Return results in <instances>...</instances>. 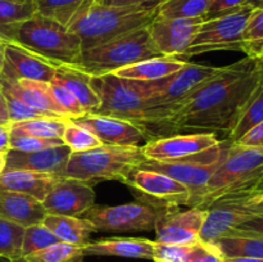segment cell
<instances>
[{"label":"cell","instance_id":"obj_61","mask_svg":"<svg viewBox=\"0 0 263 262\" xmlns=\"http://www.w3.org/2000/svg\"><path fill=\"white\" fill-rule=\"evenodd\" d=\"M33 2H35V0H33Z\"/></svg>","mask_w":263,"mask_h":262},{"label":"cell","instance_id":"obj_37","mask_svg":"<svg viewBox=\"0 0 263 262\" xmlns=\"http://www.w3.org/2000/svg\"><path fill=\"white\" fill-rule=\"evenodd\" d=\"M63 141L71 149L72 153L86 152L102 145V141L94 134L90 133L87 128L82 127V126L76 125L71 120L64 131Z\"/></svg>","mask_w":263,"mask_h":262},{"label":"cell","instance_id":"obj_24","mask_svg":"<svg viewBox=\"0 0 263 262\" xmlns=\"http://www.w3.org/2000/svg\"><path fill=\"white\" fill-rule=\"evenodd\" d=\"M186 63L187 61L180 57L162 55L123 67L112 73L122 79L136 80V81H158L179 72Z\"/></svg>","mask_w":263,"mask_h":262},{"label":"cell","instance_id":"obj_22","mask_svg":"<svg viewBox=\"0 0 263 262\" xmlns=\"http://www.w3.org/2000/svg\"><path fill=\"white\" fill-rule=\"evenodd\" d=\"M46 216L43 203L23 193L0 189V217L27 226L43 222Z\"/></svg>","mask_w":263,"mask_h":262},{"label":"cell","instance_id":"obj_59","mask_svg":"<svg viewBox=\"0 0 263 262\" xmlns=\"http://www.w3.org/2000/svg\"><path fill=\"white\" fill-rule=\"evenodd\" d=\"M94 3H100V0H95V2Z\"/></svg>","mask_w":263,"mask_h":262},{"label":"cell","instance_id":"obj_32","mask_svg":"<svg viewBox=\"0 0 263 262\" xmlns=\"http://www.w3.org/2000/svg\"><path fill=\"white\" fill-rule=\"evenodd\" d=\"M213 0H164L157 15L164 18H202L205 20Z\"/></svg>","mask_w":263,"mask_h":262},{"label":"cell","instance_id":"obj_15","mask_svg":"<svg viewBox=\"0 0 263 262\" xmlns=\"http://www.w3.org/2000/svg\"><path fill=\"white\" fill-rule=\"evenodd\" d=\"M41 203L49 215L82 217L95 205V192L89 182L61 176Z\"/></svg>","mask_w":263,"mask_h":262},{"label":"cell","instance_id":"obj_49","mask_svg":"<svg viewBox=\"0 0 263 262\" xmlns=\"http://www.w3.org/2000/svg\"><path fill=\"white\" fill-rule=\"evenodd\" d=\"M225 262H263V258H244V257H236V258H225Z\"/></svg>","mask_w":263,"mask_h":262},{"label":"cell","instance_id":"obj_9","mask_svg":"<svg viewBox=\"0 0 263 262\" xmlns=\"http://www.w3.org/2000/svg\"><path fill=\"white\" fill-rule=\"evenodd\" d=\"M228 143L216 134L187 133L154 138L141 146L146 161L156 162H211L220 161Z\"/></svg>","mask_w":263,"mask_h":262},{"label":"cell","instance_id":"obj_31","mask_svg":"<svg viewBox=\"0 0 263 262\" xmlns=\"http://www.w3.org/2000/svg\"><path fill=\"white\" fill-rule=\"evenodd\" d=\"M263 121V85L259 84L256 91L247 103L246 108L241 112L235 127L228 135L229 143H238L248 131L256 127Z\"/></svg>","mask_w":263,"mask_h":262},{"label":"cell","instance_id":"obj_44","mask_svg":"<svg viewBox=\"0 0 263 262\" xmlns=\"http://www.w3.org/2000/svg\"><path fill=\"white\" fill-rule=\"evenodd\" d=\"M246 5V0H213L205 20L229 14V13L235 12V10L240 9Z\"/></svg>","mask_w":263,"mask_h":262},{"label":"cell","instance_id":"obj_3","mask_svg":"<svg viewBox=\"0 0 263 262\" xmlns=\"http://www.w3.org/2000/svg\"><path fill=\"white\" fill-rule=\"evenodd\" d=\"M221 69L222 67L187 62L184 68L162 80L161 87L146 99L145 128L151 140L161 136L162 128L168 118Z\"/></svg>","mask_w":263,"mask_h":262},{"label":"cell","instance_id":"obj_45","mask_svg":"<svg viewBox=\"0 0 263 262\" xmlns=\"http://www.w3.org/2000/svg\"><path fill=\"white\" fill-rule=\"evenodd\" d=\"M244 146H254V148H263V121L256 127L246 134L238 143Z\"/></svg>","mask_w":263,"mask_h":262},{"label":"cell","instance_id":"obj_2","mask_svg":"<svg viewBox=\"0 0 263 262\" xmlns=\"http://www.w3.org/2000/svg\"><path fill=\"white\" fill-rule=\"evenodd\" d=\"M158 8L140 5H105L91 3L77 14L68 30L79 36L82 50L94 48L112 39L148 27Z\"/></svg>","mask_w":263,"mask_h":262},{"label":"cell","instance_id":"obj_6","mask_svg":"<svg viewBox=\"0 0 263 262\" xmlns=\"http://www.w3.org/2000/svg\"><path fill=\"white\" fill-rule=\"evenodd\" d=\"M156 57L162 54L154 45L148 27H144L85 49L74 67L90 76H100Z\"/></svg>","mask_w":263,"mask_h":262},{"label":"cell","instance_id":"obj_5","mask_svg":"<svg viewBox=\"0 0 263 262\" xmlns=\"http://www.w3.org/2000/svg\"><path fill=\"white\" fill-rule=\"evenodd\" d=\"M263 175V148L244 146L228 141L220 166L211 177L199 207L231 194L252 193Z\"/></svg>","mask_w":263,"mask_h":262},{"label":"cell","instance_id":"obj_20","mask_svg":"<svg viewBox=\"0 0 263 262\" xmlns=\"http://www.w3.org/2000/svg\"><path fill=\"white\" fill-rule=\"evenodd\" d=\"M0 90L22 100L30 107L41 110L54 117L68 118L61 107L57 104L50 91V82L18 80L12 81L0 77Z\"/></svg>","mask_w":263,"mask_h":262},{"label":"cell","instance_id":"obj_38","mask_svg":"<svg viewBox=\"0 0 263 262\" xmlns=\"http://www.w3.org/2000/svg\"><path fill=\"white\" fill-rule=\"evenodd\" d=\"M63 139H44L36 138V136L25 135V134L10 131L9 149L23 153H31V152L44 151L48 148L63 145Z\"/></svg>","mask_w":263,"mask_h":262},{"label":"cell","instance_id":"obj_10","mask_svg":"<svg viewBox=\"0 0 263 262\" xmlns=\"http://www.w3.org/2000/svg\"><path fill=\"white\" fill-rule=\"evenodd\" d=\"M253 8L246 7L229 14L208 18L200 23L198 32L181 58L212 51H243V33Z\"/></svg>","mask_w":263,"mask_h":262},{"label":"cell","instance_id":"obj_13","mask_svg":"<svg viewBox=\"0 0 263 262\" xmlns=\"http://www.w3.org/2000/svg\"><path fill=\"white\" fill-rule=\"evenodd\" d=\"M221 161L222 158L220 161L211 162V163H204V162H170L167 163V162L145 161L140 164V169L161 172L181 182L190 192L189 207H199L207 193L208 182L220 166Z\"/></svg>","mask_w":263,"mask_h":262},{"label":"cell","instance_id":"obj_27","mask_svg":"<svg viewBox=\"0 0 263 262\" xmlns=\"http://www.w3.org/2000/svg\"><path fill=\"white\" fill-rule=\"evenodd\" d=\"M36 13L33 0H0V39L12 41L18 26Z\"/></svg>","mask_w":263,"mask_h":262},{"label":"cell","instance_id":"obj_47","mask_svg":"<svg viewBox=\"0 0 263 262\" xmlns=\"http://www.w3.org/2000/svg\"><path fill=\"white\" fill-rule=\"evenodd\" d=\"M10 131H12L10 123L9 125H0V152L3 153H7L9 151Z\"/></svg>","mask_w":263,"mask_h":262},{"label":"cell","instance_id":"obj_51","mask_svg":"<svg viewBox=\"0 0 263 262\" xmlns=\"http://www.w3.org/2000/svg\"><path fill=\"white\" fill-rule=\"evenodd\" d=\"M246 4L253 9H257V8H263V0H246Z\"/></svg>","mask_w":263,"mask_h":262},{"label":"cell","instance_id":"obj_52","mask_svg":"<svg viewBox=\"0 0 263 262\" xmlns=\"http://www.w3.org/2000/svg\"><path fill=\"white\" fill-rule=\"evenodd\" d=\"M4 46H5V41L3 40V39H0V74H2L3 62H4Z\"/></svg>","mask_w":263,"mask_h":262},{"label":"cell","instance_id":"obj_16","mask_svg":"<svg viewBox=\"0 0 263 262\" xmlns=\"http://www.w3.org/2000/svg\"><path fill=\"white\" fill-rule=\"evenodd\" d=\"M71 121L87 128L105 145L143 146V141L148 143L151 140L145 128L120 118L87 113L81 117L71 118Z\"/></svg>","mask_w":263,"mask_h":262},{"label":"cell","instance_id":"obj_8","mask_svg":"<svg viewBox=\"0 0 263 262\" xmlns=\"http://www.w3.org/2000/svg\"><path fill=\"white\" fill-rule=\"evenodd\" d=\"M12 43L20 44L53 63L67 66H76L82 51L79 36L39 13L18 26Z\"/></svg>","mask_w":263,"mask_h":262},{"label":"cell","instance_id":"obj_17","mask_svg":"<svg viewBox=\"0 0 263 262\" xmlns=\"http://www.w3.org/2000/svg\"><path fill=\"white\" fill-rule=\"evenodd\" d=\"M58 64L37 55L25 46L12 41H5L4 62L0 77L12 81L32 80L51 82Z\"/></svg>","mask_w":263,"mask_h":262},{"label":"cell","instance_id":"obj_34","mask_svg":"<svg viewBox=\"0 0 263 262\" xmlns=\"http://www.w3.org/2000/svg\"><path fill=\"white\" fill-rule=\"evenodd\" d=\"M84 258L82 247L59 241L48 248L28 254L23 259L26 262H84Z\"/></svg>","mask_w":263,"mask_h":262},{"label":"cell","instance_id":"obj_23","mask_svg":"<svg viewBox=\"0 0 263 262\" xmlns=\"http://www.w3.org/2000/svg\"><path fill=\"white\" fill-rule=\"evenodd\" d=\"M61 176L30 170H4L0 175V189L23 193L43 202Z\"/></svg>","mask_w":263,"mask_h":262},{"label":"cell","instance_id":"obj_1","mask_svg":"<svg viewBox=\"0 0 263 262\" xmlns=\"http://www.w3.org/2000/svg\"><path fill=\"white\" fill-rule=\"evenodd\" d=\"M258 85L256 58L222 67L168 118L159 138L179 131L229 135Z\"/></svg>","mask_w":263,"mask_h":262},{"label":"cell","instance_id":"obj_36","mask_svg":"<svg viewBox=\"0 0 263 262\" xmlns=\"http://www.w3.org/2000/svg\"><path fill=\"white\" fill-rule=\"evenodd\" d=\"M59 239L43 223H36L25 228L22 243V258L35 252L59 243Z\"/></svg>","mask_w":263,"mask_h":262},{"label":"cell","instance_id":"obj_42","mask_svg":"<svg viewBox=\"0 0 263 262\" xmlns=\"http://www.w3.org/2000/svg\"><path fill=\"white\" fill-rule=\"evenodd\" d=\"M190 246H174L154 240L153 262H184Z\"/></svg>","mask_w":263,"mask_h":262},{"label":"cell","instance_id":"obj_43","mask_svg":"<svg viewBox=\"0 0 263 262\" xmlns=\"http://www.w3.org/2000/svg\"><path fill=\"white\" fill-rule=\"evenodd\" d=\"M228 234H243V235L263 238V212L256 213V215L248 217Z\"/></svg>","mask_w":263,"mask_h":262},{"label":"cell","instance_id":"obj_41","mask_svg":"<svg viewBox=\"0 0 263 262\" xmlns=\"http://www.w3.org/2000/svg\"><path fill=\"white\" fill-rule=\"evenodd\" d=\"M184 262H225V256L215 243L200 240L189 247Z\"/></svg>","mask_w":263,"mask_h":262},{"label":"cell","instance_id":"obj_54","mask_svg":"<svg viewBox=\"0 0 263 262\" xmlns=\"http://www.w3.org/2000/svg\"><path fill=\"white\" fill-rule=\"evenodd\" d=\"M5 158H7V153L0 152V175H2L3 171L5 170Z\"/></svg>","mask_w":263,"mask_h":262},{"label":"cell","instance_id":"obj_25","mask_svg":"<svg viewBox=\"0 0 263 262\" xmlns=\"http://www.w3.org/2000/svg\"><path fill=\"white\" fill-rule=\"evenodd\" d=\"M90 79H91L90 74L85 73L77 67L58 64L53 81L68 89L77 98L87 115V113H94L100 105V99L92 89Z\"/></svg>","mask_w":263,"mask_h":262},{"label":"cell","instance_id":"obj_7","mask_svg":"<svg viewBox=\"0 0 263 262\" xmlns=\"http://www.w3.org/2000/svg\"><path fill=\"white\" fill-rule=\"evenodd\" d=\"M146 158L141 146H118L102 144L94 149L71 153L64 177L95 182L99 180H118L122 182Z\"/></svg>","mask_w":263,"mask_h":262},{"label":"cell","instance_id":"obj_14","mask_svg":"<svg viewBox=\"0 0 263 262\" xmlns=\"http://www.w3.org/2000/svg\"><path fill=\"white\" fill-rule=\"evenodd\" d=\"M205 217L207 208L202 207L166 211L154 228L156 241L174 246H193L200 241V231Z\"/></svg>","mask_w":263,"mask_h":262},{"label":"cell","instance_id":"obj_12","mask_svg":"<svg viewBox=\"0 0 263 262\" xmlns=\"http://www.w3.org/2000/svg\"><path fill=\"white\" fill-rule=\"evenodd\" d=\"M122 182L133 189L140 200L162 210L170 211L179 205H190L189 189L161 172L136 167Z\"/></svg>","mask_w":263,"mask_h":262},{"label":"cell","instance_id":"obj_21","mask_svg":"<svg viewBox=\"0 0 263 262\" xmlns=\"http://www.w3.org/2000/svg\"><path fill=\"white\" fill-rule=\"evenodd\" d=\"M86 256H112L153 261L154 240L146 238H105L89 241L82 247Z\"/></svg>","mask_w":263,"mask_h":262},{"label":"cell","instance_id":"obj_26","mask_svg":"<svg viewBox=\"0 0 263 262\" xmlns=\"http://www.w3.org/2000/svg\"><path fill=\"white\" fill-rule=\"evenodd\" d=\"M41 223L45 225L61 241L77 247H84L89 243L91 234L97 233L91 222L84 217L46 213Z\"/></svg>","mask_w":263,"mask_h":262},{"label":"cell","instance_id":"obj_11","mask_svg":"<svg viewBox=\"0 0 263 262\" xmlns=\"http://www.w3.org/2000/svg\"><path fill=\"white\" fill-rule=\"evenodd\" d=\"M164 212L166 210L138 200L120 205H94L82 217L91 222L97 233H128L154 230Z\"/></svg>","mask_w":263,"mask_h":262},{"label":"cell","instance_id":"obj_39","mask_svg":"<svg viewBox=\"0 0 263 262\" xmlns=\"http://www.w3.org/2000/svg\"><path fill=\"white\" fill-rule=\"evenodd\" d=\"M50 91L53 94L54 99H55L57 104L63 109V112L66 113V116L68 118H76L86 115L84 108L81 107L80 102L77 100V98L68 89H66L62 85L57 84V82L51 81Z\"/></svg>","mask_w":263,"mask_h":262},{"label":"cell","instance_id":"obj_35","mask_svg":"<svg viewBox=\"0 0 263 262\" xmlns=\"http://www.w3.org/2000/svg\"><path fill=\"white\" fill-rule=\"evenodd\" d=\"M244 53L251 58H259L263 51V8H257L249 15L243 33Z\"/></svg>","mask_w":263,"mask_h":262},{"label":"cell","instance_id":"obj_19","mask_svg":"<svg viewBox=\"0 0 263 262\" xmlns=\"http://www.w3.org/2000/svg\"><path fill=\"white\" fill-rule=\"evenodd\" d=\"M71 153L66 144L31 153L9 149L5 158V170H30L63 176Z\"/></svg>","mask_w":263,"mask_h":262},{"label":"cell","instance_id":"obj_60","mask_svg":"<svg viewBox=\"0 0 263 262\" xmlns=\"http://www.w3.org/2000/svg\"><path fill=\"white\" fill-rule=\"evenodd\" d=\"M262 55H263V51H262ZM262 55H261V57H262Z\"/></svg>","mask_w":263,"mask_h":262},{"label":"cell","instance_id":"obj_56","mask_svg":"<svg viewBox=\"0 0 263 262\" xmlns=\"http://www.w3.org/2000/svg\"><path fill=\"white\" fill-rule=\"evenodd\" d=\"M247 200H248L249 204H257V203H261V202H263V199H261V200H256V199H253V198H252V194H251V193H248V195H247Z\"/></svg>","mask_w":263,"mask_h":262},{"label":"cell","instance_id":"obj_30","mask_svg":"<svg viewBox=\"0 0 263 262\" xmlns=\"http://www.w3.org/2000/svg\"><path fill=\"white\" fill-rule=\"evenodd\" d=\"M71 118L39 117L23 122L10 123L12 131L44 139H63L64 131Z\"/></svg>","mask_w":263,"mask_h":262},{"label":"cell","instance_id":"obj_57","mask_svg":"<svg viewBox=\"0 0 263 262\" xmlns=\"http://www.w3.org/2000/svg\"><path fill=\"white\" fill-rule=\"evenodd\" d=\"M252 194V198L256 200H261L263 199V193H251Z\"/></svg>","mask_w":263,"mask_h":262},{"label":"cell","instance_id":"obj_29","mask_svg":"<svg viewBox=\"0 0 263 262\" xmlns=\"http://www.w3.org/2000/svg\"><path fill=\"white\" fill-rule=\"evenodd\" d=\"M95 0H35L36 13L68 27L82 9Z\"/></svg>","mask_w":263,"mask_h":262},{"label":"cell","instance_id":"obj_33","mask_svg":"<svg viewBox=\"0 0 263 262\" xmlns=\"http://www.w3.org/2000/svg\"><path fill=\"white\" fill-rule=\"evenodd\" d=\"M25 226L0 217V259L14 262L22 258Z\"/></svg>","mask_w":263,"mask_h":262},{"label":"cell","instance_id":"obj_40","mask_svg":"<svg viewBox=\"0 0 263 262\" xmlns=\"http://www.w3.org/2000/svg\"><path fill=\"white\" fill-rule=\"evenodd\" d=\"M4 95H5V99H7L8 113H9L10 123L23 122V121L33 120V118H39V117H54V116H50L48 115V113H44L41 112V110H37L35 109V108L30 107V105H27L26 103H23L22 100L17 99V98L8 94V92H4Z\"/></svg>","mask_w":263,"mask_h":262},{"label":"cell","instance_id":"obj_50","mask_svg":"<svg viewBox=\"0 0 263 262\" xmlns=\"http://www.w3.org/2000/svg\"><path fill=\"white\" fill-rule=\"evenodd\" d=\"M257 69H258L259 84L263 85V55L257 58Z\"/></svg>","mask_w":263,"mask_h":262},{"label":"cell","instance_id":"obj_28","mask_svg":"<svg viewBox=\"0 0 263 262\" xmlns=\"http://www.w3.org/2000/svg\"><path fill=\"white\" fill-rule=\"evenodd\" d=\"M225 258H263V238L243 235V234H226L215 241Z\"/></svg>","mask_w":263,"mask_h":262},{"label":"cell","instance_id":"obj_46","mask_svg":"<svg viewBox=\"0 0 263 262\" xmlns=\"http://www.w3.org/2000/svg\"><path fill=\"white\" fill-rule=\"evenodd\" d=\"M163 2L164 0H100V3L105 5H117V7L140 5L146 8H158Z\"/></svg>","mask_w":263,"mask_h":262},{"label":"cell","instance_id":"obj_58","mask_svg":"<svg viewBox=\"0 0 263 262\" xmlns=\"http://www.w3.org/2000/svg\"><path fill=\"white\" fill-rule=\"evenodd\" d=\"M13 2H23V0H13Z\"/></svg>","mask_w":263,"mask_h":262},{"label":"cell","instance_id":"obj_53","mask_svg":"<svg viewBox=\"0 0 263 262\" xmlns=\"http://www.w3.org/2000/svg\"><path fill=\"white\" fill-rule=\"evenodd\" d=\"M252 193H263V175L261 176V179L257 181L256 186H254L253 192H252Z\"/></svg>","mask_w":263,"mask_h":262},{"label":"cell","instance_id":"obj_55","mask_svg":"<svg viewBox=\"0 0 263 262\" xmlns=\"http://www.w3.org/2000/svg\"><path fill=\"white\" fill-rule=\"evenodd\" d=\"M251 205L252 208H253L254 211H256L257 213H261V212H263V202H261V203H257V204H249Z\"/></svg>","mask_w":263,"mask_h":262},{"label":"cell","instance_id":"obj_48","mask_svg":"<svg viewBox=\"0 0 263 262\" xmlns=\"http://www.w3.org/2000/svg\"><path fill=\"white\" fill-rule=\"evenodd\" d=\"M9 113H8L7 99H5L4 92L0 90V125H9Z\"/></svg>","mask_w":263,"mask_h":262},{"label":"cell","instance_id":"obj_4","mask_svg":"<svg viewBox=\"0 0 263 262\" xmlns=\"http://www.w3.org/2000/svg\"><path fill=\"white\" fill-rule=\"evenodd\" d=\"M90 81L100 99L99 108L91 115L130 121L145 128L146 99L161 87L162 80L136 81L107 73L91 76Z\"/></svg>","mask_w":263,"mask_h":262},{"label":"cell","instance_id":"obj_18","mask_svg":"<svg viewBox=\"0 0 263 262\" xmlns=\"http://www.w3.org/2000/svg\"><path fill=\"white\" fill-rule=\"evenodd\" d=\"M203 21L202 18H164L156 15L148 26V31L162 55L181 58Z\"/></svg>","mask_w":263,"mask_h":262}]
</instances>
